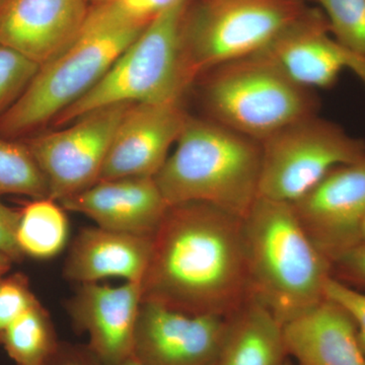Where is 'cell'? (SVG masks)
<instances>
[{
	"label": "cell",
	"mask_w": 365,
	"mask_h": 365,
	"mask_svg": "<svg viewBox=\"0 0 365 365\" xmlns=\"http://www.w3.org/2000/svg\"><path fill=\"white\" fill-rule=\"evenodd\" d=\"M143 302L228 317L251 299L244 217L205 202L170 205L153 235Z\"/></svg>",
	"instance_id": "1"
},
{
	"label": "cell",
	"mask_w": 365,
	"mask_h": 365,
	"mask_svg": "<svg viewBox=\"0 0 365 365\" xmlns=\"http://www.w3.org/2000/svg\"><path fill=\"white\" fill-rule=\"evenodd\" d=\"M148 23L118 1L91 6L76 40L40 66L23 95L0 117V136L23 139L54 121L104 78Z\"/></svg>",
	"instance_id": "2"
},
{
	"label": "cell",
	"mask_w": 365,
	"mask_h": 365,
	"mask_svg": "<svg viewBox=\"0 0 365 365\" xmlns=\"http://www.w3.org/2000/svg\"><path fill=\"white\" fill-rule=\"evenodd\" d=\"M244 227L251 297L281 325L325 299L332 263L309 239L292 203L259 197Z\"/></svg>",
	"instance_id": "3"
},
{
	"label": "cell",
	"mask_w": 365,
	"mask_h": 365,
	"mask_svg": "<svg viewBox=\"0 0 365 365\" xmlns=\"http://www.w3.org/2000/svg\"><path fill=\"white\" fill-rule=\"evenodd\" d=\"M261 165L260 141L189 115L155 180L169 205L205 202L245 217L259 198Z\"/></svg>",
	"instance_id": "4"
},
{
	"label": "cell",
	"mask_w": 365,
	"mask_h": 365,
	"mask_svg": "<svg viewBox=\"0 0 365 365\" xmlns=\"http://www.w3.org/2000/svg\"><path fill=\"white\" fill-rule=\"evenodd\" d=\"M197 81L206 117L258 141L318 114L314 90L295 83L261 52L222 64Z\"/></svg>",
	"instance_id": "5"
},
{
	"label": "cell",
	"mask_w": 365,
	"mask_h": 365,
	"mask_svg": "<svg viewBox=\"0 0 365 365\" xmlns=\"http://www.w3.org/2000/svg\"><path fill=\"white\" fill-rule=\"evenodd\" d=\"M188 0L153 18L104 78L53 124L66 126L86 113L118 104L180 103L193 86L182 51V25Z\"/></svg>",
	"instance_id": "6"
},
{
	"label": "cell",
	"mask_w": 365,
	"mask_h": 365,
	"mask_svg": "<svg viewBox=\"0 0 365 365\" xmlns=\"http://www.w3.org/2000/svg\"><path fill=\"white\" fill-rule=\"evenodd\" d=\"M309 7L304 0H188L182 41L193 85L215 67L265 49Z\"/></svg>",
	"instance_id": "7"
},
{
	"label": "cell",
	"mask_w": 365,
	"mask_h": 365,
	"mask_svg": "<svg viewBox=\"0 0 365 365\" xmlns=\"http://www.w3.org/2000/svg\"><path fill=\"white\" fill-rule=\"evenodd\" d=\"M259 197L292 203L338 165L365 155L364 139L318 114L287 125L260 141Z\"/></svg>",
	"instance_id": "8"
},
{
	"label": "cell",
	"mask_w": 365,
	"mask_h": 365,
	"mask_svg": "<svg viewBox=\"0 0 365 365\" xmlns=\"http://www.w3.org/2000/svg\"><path fill=\"white\" fill-rule=\"evenodd\" d=\"M131 105L100 108L61 130L21 139L45 175L49 198L59 202L98 182L113 136Z\"/></svg>",
	"instance_id": "9"
},
{
	"label": "cell",
	"mask_w": 365,
	"mask_h": 365,
	"mask_svg": "<svg viewBox=\"0 0 365 365\" xmlns=\"http://www.w3.org/2000/svg\"><path fill=\"white\" fill-rule=\"evenodd\" d=\"M292 205L309 239L333 263L361 242L365 155L334 168Z\"/></svg>",
	"instance_id": "10"
},
{
	"label": "cell",
	"mask_w": 365,
	"mask_h": 365,
	"mask_svg": "<svg viewBox=\"0 0 365 365\" xmlns=\"http://www.w3.org/2000/svg\"><path fill=\"white\" fill-rule=\"evenodd\" d=\"M227 329V317L187 314L143 302L133 355L146 365H215Z\"/></svg>",
	"instance_id": "11"
},
{
	"label": "cell",
	"mask_w": 365,
	"mask_h": 365,
	"mask_svg": "<svg viewBox=\"0 0 365 365\" xmlns=\"http://www.w3.org/2000/svg\"><path fill=\"white\" fill-rule=\"evenodd\" d=\"M188 117L182 102L132 104L115 131L98 181L157 176Z\"/></svg>",
	"instance_id": "12"
},
{
	"label": "cell",
	"mask_w": 365,
	"mask_h": 365,
	"mask_svg": "<svg viewBox=\"0 0 365 365\" xmlns=\"http://www.w3.org/2000/svg\"><path fill=\"white\" fill-rule=\"evenodd\" d=\"M261 53L295 83L311 90L332 88L345 69L354 72L365 86V57L333 37L319 7H309Z\"/></svg>",
	"instance_id": "13"
},
{
	"label": "cell",
	"mask_w": 365,
	"mask_h": 365,
	"mask_svg": "<svg viewBox=\"0 0 365 365\" xmlns=\"http://www.w3.org/2000/svg\"><path fill=\"white\" fill-rule=\"evenodd\" d=\"M140 282L108 287L98 282L79 284L67 300L66 311L79 332L88 336V347L105 365H117L133 354Z\"/></svg>",
	"instance_id": "14"
},
{
	"label": "cell",
	"mask_w": 365,
	"mask_h": 365,
	"mask_svg": "<svg viewBox=\"0 0 365 365\" xmlns=\"http://www.w3.org/2000/svg\"><path fill=\"white\" fill-rule=\"evenodd\" d=\"M88 0H9L0 14V43L43 66L76 40Z\"/></svg>",
	"instance_id": "15"
},
{
	"label": "cell",
	"mask_w": 365,
	"mask_h": 365,
	"mask_svg": "<svg viewBox=\"0 0 365 365\" xmlns=\"http://www.w3.org/2000/svg\"><path fill=\"white\" fill-rule=\"evenodd\" d=\"M66 210L81 213L98 227L153 237L169 208L155 178L102 180L59 201Z\"/></svg>",
	"instance_id": "16"
},
{
	"label": "cell",
	"mask_w": 365,
	"mask_h": 365,
	"mask_svg": "<svg viewBox=\"0 0 365 365\" xmlns=\"http://www.w3.org/2000/svg\"><path fill=\"white\" fill-rule=\"evenodd\" d=\"M282 336L297 365H365L354 321L328 297L284 324Z\"/></svg>",
	"instance_id": "17"
},
{
	"label": "cell",
	"mask_w": 365,
	"mask_h": 365,
	"mask_svg": "<svg viewBox=\"0 0 365 365\" xmlns=\"http://www.w3.org/2000/svg\"><path fill=\"white\" fill-rule=\"evenodd\" d=\"M151 249L153 237L125 234L98 225L83 228L67 254L63 276L78 284L107 278L143 283Z\"/></svg>",
	"instance_id": "18"
},
{
	"label": "cell",
	"mask_w": 365,
	"mask_h": 365,
	"mask_svg": "<svg viewBox=\"0 0 365 365\" xmlns=\"http://www.w3.org/2000/svg\"><path fill=\"white\" fill-rule=\"evenodd\" d=\"M282 325L251 297L227 317V329L215 365H283L287 360Z\"/></svg>",
	"instance_id": "19"
},
{
	"label": "cell",
	"mask_w": 365,
	"mask_h": 365,
	"mask_svg": "<svg viewBox=\"0 0 365 365\" xmlns=\"http://www.w3.org/2000/svg\"><path fill=\"white\" fill-rule=\"evenodd\" d=\"M16 242L26 257L49 260L66 248L69 223L66 209L49 198L33 199L21 209Z\"/></svg>",
	"instance_id": "20"
},
{
	"label": "cell",
	"mask_w": 365,
	"mask_h": 365,
	"mask_svg": "<svg viewBox=\"0 0 365 365\" xmlns=\"http://www.w3.org/2000/svg\"><path fill=\"white\" fill-rule=\"evenodd\" d=\"M58 344L50 314L40 300L0 338V345L16 365H46Z\"/></svg>",
	"instance_id": "21"
},
{
	"label": "cell",
	"mask_w": 365,
	"mask_h": 365,
	"mask_svg": "<svg viewBox=\"0 0 365 365\" xmlns=\"http://www.w3.org/2000/svg\"><path fill=\"white\" fill-rule=\"evenodd\" d=\"M49 197L47 180L21 139L0 136V195Z\"/></svg>",
	"instance_id": "22"
},
{
	"label": "cell",
	"mask_w": 365,
	"mask_h": 365,
	"mask_svg": "<svg viewBox=\"0 0 365 365\" xmlns=\"http://www.w3.org/2000/svg\"><path fill=\"white\" fill-rule=\"evenodd\" d=\"M316 2L331 34L348 50L365 57V0H307Z\"/></svg>",
	"instance_id": "23"
},
{
	"label": "cell",
	"mask_w": 365,
	"mask_h": 365,
	"mask_svg": "<svg viewBox=\"0 0 365 365\" xmlns=\"http://www.w3.org/2000/svg\"><path fill=\"white\" fill-rule=\"evenodd\" d=\"M39 68V64L0 43V117L20 98Z\"/></svg>",
	"instance_id": "24"
},
{
	"label": "cell",
	"mask_w": 365,
	"mask_h": 365,
	"mask_svg": "<svg viewBox=\"0 0 365 365\" xmlns=\"http://www.w3.org/2000/svg\"><path fill=\"white\" fill-rule=\"evenodd\" d=\"M25 274H7L0 280V338L26 309L38 302Z\"/></svg>",
	"instance_id": "25"
},
{
	"label": "cell",
	"mask_w": 365,
	"mask_h": 365,
	"mask_svg": "<svg viewBox=\"0 0 365 365\" xmlns=\"http://www.w3.org/2000/svg\"><path fill=\"white\" fill-rule=\"evenodd\" d=\"M325 297L344 307L351 316L356 325L360 348L365 355V294L330 277L326 283Z\"/></svg>",
	"instance_id": "26"
},
{
	"label": "cell",
	"mask_w": 365,
	"mask_h": 365,
	"mask_svg": "<svg viewBox=\"0 0 365 365\" xmlns=\"http://www.w3.org/2000/svg\"><path fill=\"white\" fill-rule=\"evenodd\" d=\"M332 277L356 289H365V242H359L333 261Z\"/></svg>",
	"instance_id": "27"
},
{
	"label": "cell",
	"mask_w": 365,
	"mask_h": 365,
	"mask_svg": "<svg viewBox=\"0 0 365 365\" xmlns=\"http://www.w3.org/2000/svg\"><path fill=\"white\" fill-rule=\"evenodd\" d=\"M20 215V210L9 207L0 199V253L6 255L14 263H21L26 258L16 242Z\"/></svg>",
	"instance_id": "28"
},
{
	"label": "cell",
	"mask_w": 365,
	"mask_h": 365,
	"mask_svg": "<svg viewBox=\"0 0 365 365\" xmlns=\"http://www.w3.org/2000/svg\"><path fill=\"white\" fill-rule=\"evenodd\" d=\"M46 365H105L88 345L59 342Z\"/></svg>",
	"instance_id": "29"
},
{
	"label": "cell",
	"mask_w": 365,
	"mask_h": 365,
	"mask_svg": "<svg viewBox=\"0 0 365 365\" xmlns=\"http://www.w3.org/2000/svg\"><path fill=\"white\" fill-rule=\"evenodd\" d=\"M120 6L134 18L150 21L182 0H117Z\"/></svg>",
	"instance_id": "30"
},
{
	"label": "cell",
	"mask_w": 365,
	"mask_h": 365,
	"mask_svg": "<svg viewBox=\"0 0 365 365\" xmlns=\"http://www.w3.org/2000/svg\"><path fill=\"white\" fill-rule=\"evenodd\" d=\"M14 262L6 256V255L0 253V280L6 277L7 274L11 271Z\"/></svg>",
	"instance_id": "31"
},
{
	"label": "cell",
	"mask_w": 365,
	"mask_h": 365,
	"mask_svg": "<svg viewBox=\"0 0 365 365\" xmlns=\"http://www.w3.org/2000/svg\"><path fill=\"white\" fill-rule=\"evenodd\" d=\"M117 365H146L144 364L143 361H140L136 356H134L133 354L130 355V356L127 357L126 359H124L123 361L120 362Z\"/></svg>",
	"instance_id": "32"
},
{
	"label": "cell",
	"mask_w": 365,
	"mask_h": 365,
	"mask_svg": "<svg viewBox=\"0 0 365 365\" xmlns=\"http://www.w3.org/2000/svg\"><path fill=\"white\" fill-rule=\"evenodd\" d=\"M361 242H365V216L361 225Z\"/></svg>",
	"instance_id": "33"
},
{
	"label": "cell",
	"mask_w": 365,
	"mask_h": 365,
	"mask_svg": "<svg viewBox=\"0 0 365 365\" xmlns=\"http://www.w3.org/2000/svg\"><path fill=\"white\" fill-rule=\"evenodd\" d=\"M88 2H93L95 4H104V2L117 1V0H88Z\"/></svg>",
	"instance_id": "34"
},
{
	"label": "cell",
	"mask_w": 365,
	"mask_h": 365,
	"mask_svg": "<svg viewBox=\"0 0 365 365\" xmlns=\"http://www.w3.org/2000/svg\"><path fill=\"white\" fill-rule=\"evenodd\" d=\"M9 0H0V14L4 11V7H6Z\"/></svg>",
	"instance_id": "35"
},
{
	"label": "cell",
	"mask_w": 365,
	"mask_h": 365,
	"mask_svg": "<svg viewBox=\"0 0 365 365\" xmlns=\"http://www.w3.org/2000/svg\"><path fill=\"white\" fill-rule=\"evenodd\" d=\"M283 365H297V364H292V362H290L289 360H287V361H285V364Z\"/></svg>",
	"instance_id": "36"
},
{
	"label": "cell",
	"mask_w": 365,
	"mask_h": 365,
	"mask_svg": "<svg viewBox=\"0 0 365 365\" xmlns=\"http://www.w3.org/2000/svg\"><path fill=\"white\" fill-rule=\"evenodd\" d=\"M304 1H307V0H304Z\"/></svg>",
	"instance_id": "37"
}]
</instances>
